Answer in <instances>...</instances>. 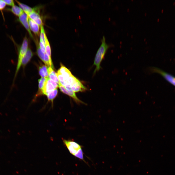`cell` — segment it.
<instances>
[{
  "instance_id": "obj_1",
  "label": "cell",
  "mask_w": 175,
  "mask_h": 175,
  "mask_svg": "<svg viewBox=\"0 0 175 175\" xmlns=\"http://www.w3.org/2000/svg\"><path fill=\"white\" fill-rule=\"evenodd\" d=\"M101 44L97 51L94 60V65L96 66V69L94 71V73L100 70L101 68V63L107 50L109 47V45L107 44L105 42L104 36L101 39Z\"/></svg>"
},
{
  "instance_id": "obj_2",
  "label": "cell",
  "mask_w": 175,
  "mask_h": 175,
  "mask_svg": "<svg viewBox=\"0 0 175 175\" xmlns=\"http://www.w3.org/2000/svg\"><path fill=\"white\" fill-rule=\"evenodd\" d=\"M148 70L151 73H156L161 76L167 81L175 87V77L158 68L150 67Z\"/></svg>"
},
{
  "instance_id": "obj_3",
  "label": "cell",
  "mask_w": 175,
  "mask_h": 175,
  "mask_svg": "<svg viewBox=\"0 0 175 175\" xmlns=\"http://www.w3.org/2000/svg\"><path fill=\"white\" fill-rule=\"evenodd\" d=\"M28 47V40L26 36V35L24 38L22 44L19 49L17 65L14 78L16 77L20 68L21 66L22 59L25 54Z\"/></svg>"
},
{
  "instance_id": "obj_4",
  "label": "cell",
  "mask_w": 175,
  "mask_h": 175,
  "mask_svg": "<svg viewBox=\"0 0 175 175\" xmlns=\"http://www.w3.org/2000/svg\"><path fill=\"white\" fill-rule=\"evenodd\" d=\"M63 142L70 153L74 156L82 149V146L77 142L72 140L62 139Z\"/></svg>"
},
{
  "instance_id": "obj_5",
  "label": "cell",
  "mask_w": 175,
  "mask_h": 175,
  "mask_svg": "<svg viewBox=\"0 0 175 175\" xmlns=\"http://www.w3.org/2000/svg\"><path fill=\"white\" fill-rule=\"evenodd\" d=\"M59 85L57 83L47 78L43 90V95L46 96L49 93L57 89Z\"/></svg>"
},
{
  "instance_id": "obj_6",
  "label": "cell",
  "mask_w": 175,
  "mask_h": 175,
  "mask_svg": "<svg viewBox=\"0 0 175 175\" xmlns=\"http://www.w3.org/2000/svg\"><path fill=\"white\" fill-rule=\"evenodd\" d=\"M59 87L61 92L71 97L77 103L84 104L83 102L80 100L77 97L75 92L70 87H64L62 85L61 83L59 84Z\"/></svg>"
},
{
  "instance_id": "obj_7",
  "label": "cell",
  "mask_w": 175,
  "mask_h": 175,
  "mask_svg": "<svg viewBox=\"0 0 175 175\" xmlns=\"http://www.w3.org/2000/svg\"><path fill=\"white\" fill-rule=\"evenodd\" d=\"M18 20L26 29L30 37L34 41L35 38L32 34L30 28L28 15L24 12L18 17Z\"/></svg>"
},
{
  "instance_id": "obj_8",
  "label": "cell",
  "mask_w": 175,
  "mask_h": 175,
  "mask_svg": "<svg viewBox=\"0 0 175 175\" xmlns=\"http://www.w3.org/2000/svg\"><path fill=\"white\" fill-rule=\"evenodd\" d=\"M35 9L30 13L28 16L37 24L40 27L42 25H43V23L40 15L38 12L36 11Z\"/></svg>"
},
{
  "instance_id": "obj_9",
  "label": "cell",
  "mask_w": 175,
  "mask_h": 175,
  "mask_svg": "<svg viewBox=\"0 0 175 175\" xmlns=\"http://www.w3.org/2000/svg\"><path fill=\"white\" fill-rule=\"evenodd\" d=\"M28 21L31 31L34 33L36 37H38L40 32L39 26L28 17Z\"/></svg>"
},
{
  "instance_id": "obj_10",
  "label": "cell",
  "mask_w": 175,
  "mask_h": 175,
  "mask_svg": "<svg viewBox=\"0 0 175 175\" xmlns=\"http://www.w3.org/2000/svg\"><path fill=\"white\" fill-rule=\"evenodd\" d=\"M33 55L31 49L28 47L25 54L22 59L21 65L23 67H25L30 60Z\"/></svg>"
},
{
  "instance_id": "obj_11",
  "label": "cell",
  "mask_w": 175,
  "mask_h": 175,
  "mask_svg": "<svg viewBox=\"0 0 175 175\" xmlns=\"http://www.w3.org/2000/svg\"><path fill=\"white\" fill-rule=\"evenodd\" d=\"M47 71L48 78L57 83L59 85L60 83L57 76V73L51 67H48Z\"/></svg>"
},
{
  "instance_id": "obj_12",
  "label": "cell",
  "mask_w": 175,
  "mask_h": 175,
  "mask_svg": "<svg viewBox=\"0 0 175 175\" xmlns=\"http://www.w3.org/2000/svg\"><path fill=\"white\" fill-rule=\"evenodd\" d=\"M15 1L19 6V7L27 15L35 9L32 8L20 2L18 0H16Z\"/></svg>"
},
{
  "instance_id": "obj_13",
  "label": "cell",
  "mask_w": 175,
  "mask_h": 175,
  "mask_svg": "<svg viewBox=\"0 0 175 175\" xmlns=\"http://www.w3.org/2000/svg\"><path fill=\"white\" fill-rule=\"evenodd\" d=\"M47 78H41L38 80V90L36 95L35 97L43 95V90L45 82Z\"/></svg>"
},
{
  "instance_id": "obj_14",
  "label": "cell",
  "mask_w": 175,
  "mask_h": 175,
  "mask_svg": "<svg viewBox=\"0 0 175 175\" xmlns=\"http://www.w3.org/2000/svg\"><path fill=\"white\" fill-rule=\"evenodd\" d=\"M34 41L36 46L37 55L40 58L44 63V53L42 52L40 49L39 45V41L37 37L35 38Z\"/></svg>"
},
{
  "instance_id": "obj_15",
  "label": "cell",
  "mask_w": 175,
  "mask_h": 175,
  "mask_svg": "<svg viewBox=\"0 0 175 175\" xmlns=\"http://www.w3.org/2000/svg\"><path fill=\"white\" fill-rule=\"evenodd\" d=\"M8 10L11 12L15 15L18 17L24 13L19 7L15 5L12 6L11 9Z\"/></svg>"
},
{
  "instance_id": "obj_16",
  "label": "cell",
  "mask_w": 175,
  "mask_h": 175,
  "mask_svg": "<svg viewBox=\"0 0 175 175\" xmlns=\"http://www.w3.org/2000/svg\"><path fill=\"white\" fill-rule=\"evenodd\" d=\"M58 93L57 89H56L49 93L47 95L48 101L51 102L52 105L53 107V101L54 99L56 97Z\"/></svg>"
},
{
  "instance_id": "obj_17",
  "label": "cell",
  "mask_w": 175,
  "mask_h": 175,
  "mask_svg": "<svg viewBox=\"0 0 175 175\" xmlns=\"http://www.w3.org/2000/svg\"><path fill=\"white\" fill-rule=\"evenodd\" d=\"M44 63L48 67H51L53 68L54 67L52 63L51 58L46 52L44 53Z\"/></svg>"
},
{
  "instance_id": "obj_18",
  "label": "cell",
  "mask_w": 175,
  "mask_h": 175,
  "mask_svg": "<svg viewBox=\"0 0 175 175\" xmlns=\"http://www.w3.org/2000/svg\"><path fill=\"white\" fill-rule=\"evenodd\" d=\"M45 52L49 55L50 57H51V49L50 44L46 35L45 38Z\"/></svg>"
},
{
  "instance_id": "obj_19",
  "label": "cell",
  "mask_w": 175,
  "mask_h": 175,
  "mask_svg": "<svg viewBox=\"0 0 175 175\" xmlns=\"http://www.w3.org/2000/svg\"><path fill=\"white\" fill-rule=\"evenodd\" d=\"M40 32L39 36V38L42 40L45 44V38L46 35L45 33L44 25H42L40 27Z\"/></svg>"
},
{
  "instance_id": "obj_20",
  "label": "cell",
  "mask_w": 175,
  "mask_h": 175,
  "mask_svg": "<svg viewBox=\"0 0 175 175\" xmlns=\"http://www.w3.org/2000/svg\"><path fill=\"white\" fill-rule=\"evenodd\" d=\"M83 154L84 153L82 149H81L74 156L86 162L84 158Z\"/></svg>"
},
{
  "instance_id": "obj_21",
  "label": "cell",
  "mask_w": 175,
  "mask_h": 175,
  "mask_svg": "<svg viewBox=\"0 0 175 175\" xmlns=\"http://www.w3.org/2000/svg\"><path fill=\"white\" fill-rule=\"evenodd\" d=\"M39 45L40 49L44 53L45 52V44L41 39L39 38Z\"/></svg>"
},
{
  "instance_id": "obj_22",
  "label": "cell",
  "mask_w": 175,
  "mask_h": 175,
  "mask_svg": "<svg viewBox=\"0 0 175 175\" xmlns=\"http://www.w3.org/2000/svg\"><path fill=\"white\" fill-rule=\"evenodd\" d=\"M44 73L45 78H48V73L47 71V66L44 65H42L41 66Z\"/></svg>"
},
{
  "instance_id": "obj_23",
  "label": "cell",
  "mask_w": 175,
  "mask_h": 175,
  "mask_svg": "<svg viewBox=\"0 0 175 175\" xmlns=\"http://www.w3.org/2000/svg\"><path fill=\"white\" fill-rule=\"evenodd\" d=\"M3 1L6 4L12 7L15 5L14 2L12 0H4Z\"/></svg>"
},
{
  "instance_id": "obj_24",
  "label": "cell",
  "mask_w": 175,
  "mask_h": 175,
  "mask_svg": "<svg viewBox=\"0 0 175 175\" xmlns=\"http://www.w3.org/2000/svg\"><path fill=\"white\" fill-rule=\"evenodd\" d=\"M6 4L3 0H0V10L2 11L5 8Z\"/></svg>"
},
{
  "instance_id": "obj_25",
  "label": "cell",
  "mask_w": 175,
  "mask_h": 175,
  "mask_svg": "<svg viewBox=\"0 0 175 175\" xmlns=\"http://www.w3.org/2000/svg\"><path fill=\"white\" fill-rule=\"evenodd\" d=\"M39 73L42 78H45V74L41 66L39 67Z\"/></svg>"
},
{
  "instance_id": "obj_26",
  "label": "cell",
  "mask_w": 175,
  "mask_h": 175,
  "mask_svg": "<svg viewBox=\"0 0 175 175\" xmlns=\"http://www.w3.org/2000/svg\"><path fill=\"white\" fill-rule=\"evenodd\" d=\"M175 3V2H174V4Z\"/></svg>"
}]
</instances>
